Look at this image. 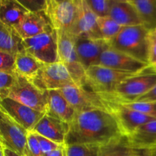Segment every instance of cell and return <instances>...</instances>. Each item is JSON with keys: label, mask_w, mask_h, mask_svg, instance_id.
Instances as JSON below:
<instances>
[{"label": "cell", "mask_w": 156, "mask_h": 156, "mask_svg": "<svg viewBox=\"0 0 156 156\" xmlns=\"http://www.w3.org/2000/svg\"><path fill=\"white\" fill-rule=\"evenodd\" d=\"M23 156H42L37 140L34 133L28 132Z\"/></svg>", "instance_id": "obj_32"}, {"label": "cell", "mask_w": 156, "mask_h": 156, "mask_svg": "<svg viewBox=\"0 0 156 156\" xmlns=\"http://www.w3.org/2000/svg\"><path fill=\"white\" fill-rule=\"evenodd\" d=\"M136 101H146V102H152L156 101V85L152 88L150 91H148L143 96L139 98Z\"/></svg>", "instance_id": "obj_37"}, {"label": "cell", "mask_w": 156, "mask_h": 156, "mask_svg": "<svg viewBox=\"0 0 156 156\" xmlns=\"http://www.w3.org/2000/svg\"><path fill=\"white\" fill-rule=\"evenodd\" d=\"M43 65L44 64L24 50L15 56L14 72L17 76L30 82Z\"/></svg>", "instance_id": "obj_24"}, {"label": "cell", "mask_w": 156, "mask_h": 156, "mask_svg": "<svg viewBox=\"0 0 156 156\" xmlns=\"http://www.w3.org/2000/svg\"><path fill=\"white\" fill-rule=\"evenodd\" d=\"M0 51L15 56L24 51L22 39L12 27L0 21Z\"/></svg>", "instance_id": "obj_25"}, {"label": "cell", "mask_w": 156, "mask_h": 156, "mask_svg": "<svg viewBox=\"0 0 156 156\" xmlns=\"http://www.w3.org/2000/svg\"><path fill=\"white\" fill-rule=\"evenodd\" d=\"M30 82L44 91L60 90L75 85L65 66L60 62L44 64Z\"/></svg>", "instance_id": "obj_8"}, {"label": "cell", "mask_w": 156, "mask_h": 156, "mask_svg": "<svg viewBox=\"0 0 156 156\" xmlns=\"http://www.w3.org/2000/svg\"><path fill=\"white\" fill-rule=\"evenodd\" d=\"M44 12L55 30L69 32L77 15L76 0H46Z\"/></svg>", "instance_id": "obj_9"}, {"label": "cell", "mask_w": 156, "mask_h": 156, "mask_svg": "<svg viewBox=\"0 0 156 156\" xmlns=\"http://www.w3.org/2000/svg\"><path fill=\"white\" fill-rule=\"evenodd\" d=\"M90 9L97 17L108 16L114 0H86Z\"/></svg>", "instance_id": "obj_31"}, {"label": "cell", "mask_w": 156, "mask_h": 156, "mask_svg": "<svg viewBox=\"0 0 156 156\" xmlns=\"http://www.w3.org/2000/svg\"><path fill=\"white\" fill-rule=\"evenodd\" d=\"M97 66L127 74H138L149 68L147 63L108 47L101 55Z\"/></svg>", "instance_id": "obj_12"}, {"label": "cell", "mask_w": 156, "mask_h": 156, "mask_svg": "<svg viewBox=\"0 0 156 156\" xmlns=\"http://www.w3.org/2000/svg\"><path fill=\"white\" fill-rule=\"evenodd\" d=\"M97 24L102 38L108 41L114 37L123 27L109 16L98 17Z\"/></svg>", "instance_id": "obj_27"}, {"label": "cell", "mask_w": 156, "mask_h": 156, "mask_svg": "<svg viewBox=\"0 0 156 156\" xmlns=\"http://www.w3.org/2000/svg\"><path fill=\"white\" fill-rule=\"evenodd\" d=\"M138 156H149V150H147V149L140 150Z\"/></svg>", "instance_id": "obj_40"}, {"label": "cell", "mask_w": 156, "mask_h": 156, "mask_svg": "<svg viewBox=\"0 0 156 156\" xmlns=\"http://www.w3.org/2000/svg\"><path fill=\"white\" fill-rule=\"evenodd\" d=\"M29 12H37L44 11L46 0H18Z\"/></svg>", "instance_id": "obj_35"}, {"label": "cell", "mask_w": 156, "mask_h": 156, "mask_svg": "<svg viewBox=\"0 0 156 156\" xmlns=\"http://www.w3.org/2000/svg\"><path fill=\"white\" fill-rule=\"evenodd\" d=\"M149 33L142 24L123 27L108 43L111 48L148 64Z\"/></svg>", "instance_id": "obj_2"}, {"label": "cell", "mask_w": 156, "mask_h": 156, "mask_svg": "<svg viewBox=\"0 0 156 156\" xmlns=\"http://www.w3.org/2000/svg\"><path fill=\"white\" fill-rule=\"evenodd\" d=\"M4 152H5V156H21L18 154L15 153V152H12V151L9 150V149H6L4 148Z\"/></svg>", "instance_id": "obj_39"}, {"label": "cell", "mask_w": 156, "mask_h": 156, "mask_svg": "<svg viewBox=\"0 0 156 156\" xmlns=\"http://www.w3.org/2000/svg\"><path fill=\"white\" fill-rule=\"evenodd\" d=\"M154 148H156V146H155V147H154ZM154 148H153V149H154ZM150 150H151V149H150Z\"/></svg>", "instance_id": "obj_44"}, {"label": "cell", "mask_w": 156, "mask_h": 156, "mask_svg": "<svg viewBox=\"0 0 156 156\" xmlns=\"http://www.w3.org/2000/svg\"><path fill=\"white\" fill-rule=\"evenodd\" d=\"M65 145L102 146L123 136L114 116L105 110H88L75 113L69 124Z\"/></svg>", "instance_id": "obj_1"}, {"label": "cell", "mask_w": 156, "mask_h": 156, "mask_svg": "<svg viewBox=\"0 0 156 156\" xmlns=\"http://www.w3.org/2000/svg\"><path fill=\"white\" fill-rule=\"evenodd\" d=\"M149 156H156V152L152 150H149Z\"/></svg>", "instance_id": "obj_42"}, {"label": "cell", "mask_w": 156, "mask_h": 156, "mask_svg": "<svg viewBox=\"0 0 156 156\" xmlns=\"http://www.w3.org/2000/svg\"><path fill=\"white\" fill-rule=\"evenodd\" d=\"M27 133L26 129L0 110V143L5 149L23 156Z\"/></svg>", "instance_id": "obj_10"}, {"label": "cell", "mask_w": 156, "mask_h": 156, "mask_svg": "<svg viewBox=\"0 0 156 156\" xmlns=\"http://www.w3.org/2000/svg\"><path fill=\"white\" fill-rule=\"evenodd\" d=\"M149 50H148V64L149 67L156 72V29L149 33Z\"/></svg>", "instance_id": "obj_33"}, {"label": "cell", "mask_w": 156, "mask_h": 156, "mask_svg": "<svg viewBox=\"0 0 156 156\" xmlns=\"http://www.w3.org/2000/svg\"><path fill=\"white\" fill-rule=\"evenodd\" d=\"M0 2H1V0H0Z\"/></svg>", "instance_id": "obj_45"}, {"label": "cell", "mask_w": 156, "mask_h": 156, "mask_svg": "<svg viewBox=\"0 0 156 156\" xmlns=\"http://www.w3.org/2000/svg\"><path fill=\"white\" fill-rule=\"evenodd\" d=\"M42 156H66V145H62L58 149L49 152V153L43 155Z\"/></svg>", "instance_id": "obj_38"}, {"label": "cell", "mask_w": 156, "mask_h": 156, "mask_svg": "<svg viewBox=\"0 0 156 156\" xmlns=\"http://www.w3.org/2000/svg\"><path fill=\"white\" fill-rule=\"evenodd\" d=\"M151 150H152V151H154V152H156V148H154V149H151Z\"/></svg>", "instance_id": "obj_43"}, {"label": "cell", "mask_w": 156, "mask_h": 156, "mask_svg": "<svg viewBox=\"0 0 156 156\" xmlns=\"http://www.w3.org/2000/svg\"><path fill=\"white\" fill-rule=\"evenodd\" d=\"M140 149L131 147L126 136H120L99 146L98 156H138Z\"/></svg>", "instance_id": "obj_23"}, {"label": "cell", "mask_w": 156, "mask_h": 156, "mask_svg": "<svg viewBox=\"0 0 156 156\" xmlns=\"http://www.w3.org/2000/svg\"><path fill=\"white\" fill-rule=\"evenodd\" d=\"M15 56L0 51V71L14 72Z\"/></svg>", "instance_id": "obj_36"}, {"label": "cell", "mask_w": 156, "mask_h": 156, "mask_svg": "<svg viewBox=\"0 0 156 156\" xmlns=\"http://www.w3.org/2000/svg\"><path fill=\"white\" fill-rule=\"evenodd\" d=\"M132 76L133 74L120 73L101 66H93L85 70L84 86L99 96L107 95L112 93L120 82Z\"/></svg>", "instance_id": "obj_5"}, {"label": "cell", "mask_w": 156, "mask_h": 156, "mask_svg": "<svg viewBox=\"0 0 156 156\" xmlns=\"http://www.w3.org/2000/svg\"><path fill=\"white\" fill-rule=\"evenodd\" d=\"M27 12L18 0H1L0 21L8 27L15 28Z\"/></svg>", "instance_id": "obj_22"}, {"label": "cell", "mask_w": 156, "mask_h": 156, "mask_svg": "<svg viewBox=\"0 0 156 156\" xmlns=\"http://www.w3.org/2000/svg\"><path fill=\"white\" fill-rule=\"evenodd\" d=\"M156 85V72L146 69L120 82L112 93L100 96L104 100L118 104L134 102Z\"/></svg>", "instance_id": "obj_3"}, {"label": "cell", "mask_w": 156, "mask_h": 156, "mask_svg": "<svg viewBox=\"0 0 156 156\" xmlns=\"http://www.w3.org/2000/svg\"><path fill=\"white\" fill-rule=\"evenodd\" d=\"M24 50L43 64L58 62L57 36L55 30L22 40Z\"/></svg>", "instance_id": "obj_7"}, {"label": "cell", "mask_w": 156, "mask_h": 156, "mask_svg": "<svg viewBox=\"0 0 156 156\" xmlns=\"http://www.w3.org/2000/svg\"><path fill=\"white\" fill-rule=\"evenodd\" d=\"M0 110L6 113L27 132L33 130L45 114V113L35 111L9 98L0 102Z\"/></svg>", "instance_id": "obj_15"}, {"label": "cell", "mask_w": 156, "mask_h": 156, "mask_svg": "<svg viewBox=\"0 0 156 156\" xmlns=\"http://www.w3.org/2000/svg\"><path fill=\"white\" fill-rule=\"evenodd\" d=\"M34 134L36 136L38 144H39L42 155L49 153V152H52V151L55 150V149H58V148L62 146V145L57 144V143H54V142L51 141V140H48V139L45 138V137L39 135V134L35 133Z\"/></svg>", "instance_id": "obj_34"}, {"label": "cell", "mask_w": 156, "mask_h": 156, "mask_svg": "<svg viewBox=\"0 0 156 156\" xmlns=\"http://www.w3.org/2000/svg\"><path fill=\"white\" fill-rule=\"evenodd\" d=\"M14 29L22 40L53 30L44 11L27 12Z\"/></svg>", "instance_id": "obj_17"}, {"label": "cell", "mask_w": 156, "mask_h": 156, "mask_svg": "<svg viewBox=\"0 0 156 156\" xmlns=\"http://www.w3.org/2000/svg\"><path fill=\"white\" fill-rule=\"evenodd\" d=\"M98 146L95 145H70L66 146V156H98Z\"/></svg>", "instance_id": "obj_28"}, {"label": "cell", "mask_w": 156, "mask_h": 156, "mask_svg": "<svg viewBox=\"0 0 156 156\" xmlns=\"http://www.w3.org/2000/svg\"><path fill=\"white\" fill-rule=\"evenodd\" d=\"M9 98L39 112L45 114L47 112V91H41L30 81L17 75L11 88Z\"/></svg>", "instance_id": "obj_6"}, {"label": "cell", "mask_w": 156, "mask_h": 156, "mask_svg": "<svg viewBox=\"0 0 156 156\" xmlns=\"http://www.w3.org/2000/svg\"><path fill=\"white\" fill-rule=\"evenodd\" d=\"M68 123L44 114L38 122L32 132L37 133L57 144L65 145V140L69 132Z\"/></svg>", "instance_id": "obj_18"}, {"label": "cell", "mask_w": 156, "mask_h": 156, "mask_svg": "<svg viewBox=\"0 0 156 156\" xmlns=\"http://www.w3.org/2000/svg\"><path fill=\"white\" fill-rule=\"evenodd\" d=\"M15 76V72L0 71V102L9 98Z\"/></svg>", "instance_id": "obj_30"}, {"label": "cell", "mask_w": 156, "mask_h": 156, "mask_svg": "<svg viewBox=\"0 0 156 156\" xmlns=\"http://www.w3.org/2000/svg\"><path fill=\"white\" fill-rule=\"evenodd\" d=\"M108 16L122 27L141 24L136 10L129 0H114Z\"/></svg>", "instance_id": "obj_21"}, {"label": "cell", "mask_w": 156, "mask_h": 156, "mask_svg": "<svg viewBox=\"0 0 156 156\" xmlns=\"http://www.w3.org/2000/svg\"><path fill=\"white\" fill-rule=\"evenodd\" d=\"M76 2L77 15L69 33L74 38L83 36L91 39H103L98 27V17L90 9L86 0H76Z\"/></svg>", "instance_id": "obj_14"}, {"label": "cell", "mask_w": 156, "mask_h": 156, "mask_svg": "<svg viewBox=\"0 0 156 156\" xmlns=\"http://www.w3.org/2000/svg\"><path fill=\"white\" fill-rule=\"evenodd\" d=\"M59 91L76 112L96 109L107 111L105 101L86 87L71 85Z\"/></svg>", "instance_id": "obj_11"}, {"label": "cell", "mask_w": 156, "mask_h": 156, "mask_svg": "<svg viewBox=\"0 0 156 156\" xmlns=\"http://www.w3.org/2000/svg\"><path fill=\"white\" fill-rule=\"evenodd\" d=\"M126 108L156 119V101H134L131 103L120 104Z\"/></svg>", "instance_id": "obj_29"}, {"label": "cell", "mask_w": 156, "mask_h": 156, "mask_svg": "<svg viewBox=\"0 0 156 156\" xmlns=\"http://www.w3.org/2000/svg\"><path fill=\"white\" fill-rule=\"evenodd\" d=\"M75 113L76 111L59 90L47 91V115L69 124Z\"/></svg>", "instance_id": "obj_19"}, {"label": "cell", "mask_w": 156, "mask_h": 156, "mask_svg": "<svg viewBox=\"0 0 156 156\" xmlns=\"http://www.w3.org/2000/svg\"><path fill=\"white\" fill-rule=\"evenodd\" d=\"M0 156H5L4 147L2 145H0Z\"/></svg>", "instance_id": "obj_41"}, {"label": "cell", "mask_w": 156, "mask_h": 156, "mask_svg": "<svg viewBox=\"0 0 156 156\" xmlns=\"http://www.w3.org/2000/svg\"><path fill=\"white\" fill-rule=\"evenodd\" d=\"M106 102V109L108 112L114 116L117 121L119 129L123 136H129L136 128L151 120H156L152 117H148L137 111L126 108L123 105L114 102Z\"/></svg>", "instance_id": "obj_13"}, {"label": "cell", "mask_w": 156, "mask_h": 156, "mask_svg": "<svg viewBox=\"0 0 156 156\" xmlns=\"http://www.w3.org/2000/svg\"><path fill=\"white\" fill-rule=\"evenodd\" d=\"M0 145H1V143H0Z\"/></svg>", "instance_id": "obj_46"}, {"label": "cell", "mask_w": 156, "mask_h": 156, "mask_svg": "<svg viewBox=\"0 0 156 156\" xmlns=\"http://www.w3.org/2000/svg\"><path fill=\"white\" fill-rule=\"evenodd\" d=\"M138 14L141 24L149 32L156 29V0H129Z\"/></svg>", "instance_id": "obj_26"}, {"label": "cell", "mask_w": 156, "mask_h": 156, "mask_svg": "<svg viewBox=\"0 0 156 156\" xmlns=\"http://www.w3.org/2000/svg\"><path fill=\"white\" fill-rule=\"evenodd\" d=\"M56 31L57 36L58 62H62L65 66L75 85L84 86L85 70L78 59L75 46L76 39L65 30Z\"/></svg>", "instance_id": "obj_4"}, {"label": "cell", "mask_w": 156, "mask_h": 156, "mask_svg": "<svg viewBox=\"0 0 156 156\" xmlns=\"http://www.w3.org/2000/svg\"><path fill=\"white\" fill-rule=\"evenodd\" d=\"M126 137L129 146L134 149H153L156 146V120L141 125Z\"/></svg>", "instance_id": "obj_20"}, {"label": "cell", "mask_w": 156, "mask_h": 156, "mask_svg": "<svg viewBox=\"0 0 156 156\" xmlns=\"http://www.w3.org/2000/svg\"><path fill=\"white\" fill-rule=\"evenodd\" d=\"M75 39L78 59L85 70L97 66L101 53L110 47L108 41L103 39H91L83 36Z\"/></svg>", "instance_id": "obj_16"}]
</instances>
